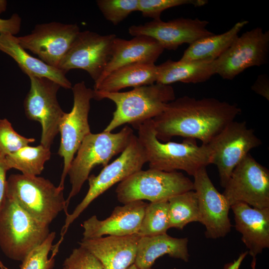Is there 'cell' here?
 <instances>
[{"mask_svg": "<svg viewBox=\"0 0 269 269\" xmlns=\"http://www.w3.org/2000/svg\"><path fill=\"white\" fill-rule=\"evenodd\" d=\"M140 237L137 234L126 236H108L82 239L78 244L100 261L103 269H127L134 263Z\"/></svg>", "mask_w": 269, "mask_h": 269, "instance_id": "cell-19", "label": "cell"}, {"mask_svg": "<svg viewBox=\"0 0 269 269\" xmlns=\"http://www.w3.org/2000/svg\"><path fill=\"white\" fill-rule=\"evenodd\" d=\"M35 141L20 135L6 119H0V154L6 156Z\"/></svg>", "mask_w": 269, "mask_h": 269, "instance_id": "cell-32", "label": "cell"}, {"mask_svg": "<svg viewBox=\"0 0 269 269\" xmlns=\"http://www.w3.org/2000/svg\"><path fill=\"white\" fill-rule=\"evenodd\" d=\"M251 89L256 94L269 101V77L267 74L259 75Z\"/></svg>", "mask_w": 269, "mask_h": 269, "instance_id": "cell-36", "label": "cell"}, {"mask_svg": "<svg viewBox=\"0 0 269 269\" xmlns=\"http://www.w3.org/2000/svg\"><path fill=\"white\" fill-rule=\"evenodd\" d=\"M61 269H103V267L92 253L80 246L65 259Z\"/></svg>", "mask_w": 269, "mask_h": 269, "instance_id": "cell-34", "label": "cell"}, {"mask_svg": "<svg viewBox=\"0 0 269 269\" xmlns=\"http://www.w3.org/2000/svg\"><path fill=\"white\" fill-rule=\"evenodd\" d=\"M168 201L170 228L182 230L190 223L200 222L198 198L194 190L173 196Z\"/></svg>", "mask_w": 269, "mask_h": 269, "instance_id": "cell-28", "label": "cell"}, {"mask_svg": "<svg viewBox=\"0 0 269 269\" xmlns=\"http://www.w3.org/2000/svg\"><path fill=\"white\" fill-rule=\"evenodd\" d=\"M223 195L230 206L244 203L269 208V170L248 153L235 168Z\"/></svg>", "mask_w": 269, "mask_h": 269, "instance_id": "cell-12", "label": "cell"}, {"mask_svg": "<svg viewBox=\"0 0 269 269\" xmlns=\"http://www.w3.org/2000/svg\"><path fill=\"white\" fill-rule=\"evenodd\" d=\"M148 203L142 200L132 201L116 207L110 217L99 220L93 215L82 225L83 239L104 235L126 236L137 234Z\"/></svg>", "mask_w": 269, "mask_h": 269, "instance_id": "cell-18", "label": "cell"}, {"mask_svg": "<svg viewBox=\"0 0 269 269\" xmlns=\"http://www.w3.org/2000/svg\"><path fill=\"white\" fill-rule=\"evenodd\" d=\"M139 0H98L96 3L105 18L114 25L138 11Z\"/></svg>", "mask_w": 269, "mask_h": 269, "instance_id": "cell-31", "label": "cell"}, {"mask_svg": "<svg viewBox=\"0 0 269 269\" xmlns=\"http://www.w3.org/2000/svg\"><path fill=\"white\" fill-rule=\"evenodd\" d=\"M134 134L133 130L125 126L117 133H91L84 138L67 173L71 184L66 199L67 208L71 199L79 193L93 168L98 165L104 167L108 165L113 157L125 150Z\"/></svg>", "mask_w": 269, "mask_h": 269, "instance_id": "cell-5", "label": "cell"}, {"mask_svg": "<svg viewBox=\"0 0 269 269\" xmlns=\"http://www.w3.org/2000/svg\"><path fill=\"white\" fill-rule=\"evenodd\" d=\"M194 190L198 201L200 223L206 228L205 236L216 239L226 236L231 231L229 217L231 206L223 194L215 188L207 173L202 167L193 175Z\"/></svg>", "mask_w": 269, "mask_h": 269, "instance_id": "cell-16", "label": "cell"}, {"mask_svg": "<svg viewBox=\"0 0 269 269\" xmlns=\"http://www.w3.org/2000/svg\"><path fill=\"white\" fill-rule=\"evenodd\" d=\"M157 66L155 64L137 63L123 66L111 72L94 85L95 92H117L127 87H138L155 83Z\"/></svg>", "mask_w": 269, "mask_h": 269, "instance_id": "cell-25", "label": "cell"}, {"mask_svg": "<svg viewBox=\"0 0 269 269\" xmlns=\"http://www.w3.org/2000/svg\"><path fill=\"white\" fill-rule=\"evenodd\" d=\"M247 20L237 22L229 30L219 34L201 38L189 44L180 60H215L221 56L239 36L238 33L248 23Z\"/></svg>", "mask_w": 269, "mask_h": 269, "instance_id": "cell-26", "label": "cell"}, {"mask_svg": "<svg viewBox=\"0 0 269 269\" xmlns=\"http://www.w3.org/2000/svg\"><path fill=\"white\" fill-rule=\"evenodd\" d=\"M80 31L76 24L52 21L37 24L30 33L16 38L23 49L57 68Z\"/></svg>", "mask_w": 269, "mask_h": 269, "instance_id": "cell-15", "label": "cell"}, {"mask_svg": "<svg viewBox=\"0 0 269 269\" xmlns=\"http://www.w3.org/2000/svg\"><path fill=\"white\" fill-rule=\"evenodd\" d=\"M28 77L30 86L23 103L25 115L29 120L40 124V144L50 148L65 114L57 98L61 86L46 77Z\"/></svg>", "mask_w": 269, "mask_h": 269, "instance_id": "cell-11", "label": "cell"}, {"mask_svg": "<svg viewBox=\"0 0 269 269\" xmlns=\"http://www.w3.org/2000/svg\"><path fill=\"white\" fill-rule=\"evenodd\" d=\"M50 232L6 196L0 207V248L8 258L22 262Z\"/></svg>", "mask_w": 269, "mask_h": 269, "instance_id": "cell-6", "label": "cell"}, {"mask_svg": "<svg viewBox=\"0 0 269 269\" xmlns=\"http://www.w3.org/2000/svg\"><path fill=\"white\" fill-rule=\"evenodd\" d=\"M115 34L102 35L90 30L80 31L57 68L67 73L73 69L88 72L96 82L112 55Z\"/></svg>", "mask_w": 269, "mask_h": 269, "instance_id": "cell-14", "label": "cell"}, {"mask_svg": "<svg viewBox=\"0 0 269 269\" xmlns=\"http://www.w3.org/2000/svg\"><path fill=\"white\" fill-rule=\"evenodd\" d=\"M147 162L143 146L137 136L134 134L127 147L116 160L104 166L96 176L89 175V189L82 201L71 214L66 215L60 233L62 242L70 225L86 209L92 202L118 182H120L134 173L140 170Z\"/></svg>", "mask_w": 269, "mask_h": 269, "instance_id": "cell-8", "label": "cell"}, {"mask_svg": "<svg viewBox=\"0 0 269 269\" xmlns=\"http://www.w3.org/2000/svg\"><path fill=\"white\" fill-rule=\"evenodd\" d=\"M51 155L50 148L41 144L36 146L27 145L6 156L5 162L9 170L14 168L24 175L38 176Z\"/></svg>", "mask_w": 269, "mask_h": 269, "instance_id": "cell-27", "label": "cell"}, {"mask_svg": "<svg viewBox=\"0 0 269 269\" xmlns=\"http://www.w3.org/2000/svg\"><path fill=\"white\" fill-rule=\"evenodd\" d=\"M170 228L168 200L148 203L137 234L149 237L167 234Z\"/></svg>", "mask_w": 269, "mask_h": 269, "instance_id": "cell-29", "label": "cell"}, {"mask_svg": "<svg viewBox=\"0 0 269 269\" xmlns=\"http://www.w3.org/2000/svg\"><path fill=\"white\" fill-rule=\"evenodd\" d=\"M256 257H253V260L251 264L252 269H256Z\"/></svg>", "mask_w": 269, "mask_h": 269, "instance_id": "cell-40", "label": "cell"}, {"mask_svg": "<svg viewBox=\"0 0 269 269\" xmlns=\"http://www.w3.org/2000/svg\"><path fill=\"white\" fill-rule=\"evenodd\" d=\"M208 3L206 0H139L138 11L144 17L160 19V15L165 10L177 6L191 4L201 6Z\"/></svg>", "mask_w": 269, "mask_h": 269, "instance_id": "cell-33", "label": "cell"}, {"mask_svg": "<svg viewBox=\"0 0 269 269\" xmlns=\"http://www.w3.org/2000/svg\"><path fill=\"white\" fill-rule=\"evenodd\" d=\"M164 49L154 39L144 35L134 36L131 40L116 37L111 58L97 84L115 70L137 63L154 64Z\"/></svg>", "mask_w": 269, "mask_h": 269, "instance_id": "cell-20", "label": "cell"}, {"mask_svg": "<svg viewBox=\"0 0 269 269\" xmlns=\"http://www.w3.org/2000/svg\"><path fill=\"white\" fill-rule=\"evenodd\" d=\"M64 188L42 177L13 174L6 180V196L33 218L49 225L63 210L69 214Z\"/></svg>", "mask_w": 269, "mask_h": 269, "instance_id": "cell-4", "label": "cell"}, {"mask_svg": "<svg viewBox=\"0 0 269 269\" xmlns=\"http://www.w3.org/2000/svg\"><path fill=\"white\" fill-rule=\"evenodd\" d=\"M56 237L55 232H50L46 239L34 248L21 262L20 269H52L55 265V256L48 254L53 247Z\"/></svg>", "mask_w": 269, "mask_h": 269, "instance_id": "cell-30", "label": "cell"}, {"mask_svg": "<svg viewBox=\"0 0 269 269\" xmlns=\"http://www.w3.org/2000/svg\"><path fill=\"white\" fill-rule=\"evenodd\" d=\"M248 253V252H245L241 254L238 258L235 260L234 262L227 265V266L225 267V269H239L242 261Z\"/></svg>", "mask_w": 269, "mask_h": 269, "instance_id": "cell-38", "label": "cell"}, {"mask_svg": "<svg viewBox=\"0 0 269 269\" xmlns=\"http://www.w3.org/2000/svg\"><path fill=\"white\" fill-rule=\"evenodd\" d=\"M209 21L198 18H177L168 21L152 20L129 28L133 36H147L156 40L165 49L175 50L184 43L191 44L201 38L214 34L206 28Z\"/></svg>", "mask_w": 269, "mask_h": 269, "instance_id": "cell-17", "label": "cell"}, {"mask_svg": "<svg viewBox=\"0 0 269 269\" xmlns=\"http://www.w3.org/2000/svg\"><path fill=\"white\" fill-rule=\"evenodd\" d=\"M93 91V99H108L116 105L113 118L104 130L107 132H112L125 124L136 129L141 123L159 115L168 103L176 99L172 86L156 83L134 88L127 92Z\"/></svg>", "mask_w": 269, "mask_h": 269, "instance_id": "cell-3", "label": "cell"}, {"mask_svg": "<svg viewBox=\"0 0 269 269\" xmlns=\"http://www.w3.org/2000/svg\"><path fill=\"white\" fill-rule=\"evenodd\" d=\"M137 137L143 146L149 167L164 171L183 170L193 176L211 164V150L208 144L199 145L196 139L186 138L181 143L162 142L156 136L152 119L136 128Z\"/></svg>", "mask_w": 269, "mask_h": 269, "instance_id": "cell-2", "label": "cell"}, {"mask_svg": "<svg viewBox=\"0 0 269 269\" xmlns=\"http://www.w3.org/2000/svg\"><path fill=\"white\" fill-rule=\"evenodd\" d=\"M127 269H137L134 264L130 266Z\"/></svg>", "mask_w": 269, "mask_h": 269, "instance_id": "cell-41", "label": "cell"}, {"mask_svg": "<svg viewBox=\"0 0 269 269\" xmlns=\"http://www.w3.org/2000/svg\"><path fill=\"white\" fill-rule=\"evenodd\" d=\"M21 19L17 13H13L9 18H0V34L8 33L15 35L20 29Z\"/></svg>", "mask_w": 269, "mask_h": 269, "instance_id": "cell-35", "label": "cell"}, {"mask_svg": "<svg viewBox=\"0 0 269 269\" xmlns=\"http://www.w3.org/2000/svg\"><path fill=\"white\" fill-rule=\"evenodd\" d=\"M5 162V156L0 154V207L6 195V172L8 170ZM0 269H8L0 261Z\"/></svg>", "mask_w": 269, "mask_h": 269, "instance_id": "cell-37", "label": "cell"}, {"mask_svg": "<svg viewBox=\"0 0 269 269\" xmlns=\"http://www.w3.org/2000/svg\"><path fill=\"white\" fill-rule=\"evenodd\" d=\"M261 140L245 122L234 121L207 144L211 150V164L216 165L220 183L224 188L233 171Z\"/></svg>", "mask_w": 269, "mask_h": 269, "instance_id": "cell-9", "label": "cell"}, {"mask_svg": "<svg viewBox=\"0 0 269 269\" xmlns=\"http://www.w3.org/2000/svg\"><path fill=\"white\" fill-rule=\"evenodd\" d=\"M193 190V182L182 172L149 168L141 169L120 182L116 193L118 201L125 204L138 200H168Z\"/></svg>", "mask_w": 269, "mask_h": 269, "instance_id": "cell-7", "label": "cell"}, {"mask_svg": "<svg viewBox=\"0 0 269 269\" xmlns=\"http://www.w3.org/2000/svg\"><path fill=\"white\" fill-rule=\"evenodd\" d=\"M0 51L10 56L28 76L46 77L57 83L61 87L72 89V83L66 77V73L30 55L20 46L16 36L8 33L0 34Z\"/></svg>", "mask_w": 269, "mask_h": 269, "instance_id": "cell-22", "label": "cell"}, {"mask_svg": "<svg viewBox=\"0 0 269 269\" xmlns=\"http://www.w3.org/2000/svg\"><path fill=\"white\" fill-rule=\"evenodd\" d=\"M7 1L0 0V14L5 11L6 9Z\"/></svg>", "mask_w": 269, "mask_h": 269, "instance_id": "cell-39", "label": "cell"}, {"mask_svg": "<svg viewBox=\"0 0 269 269\" xmlns=\"http://www.w3.org/2000/svg\"><path fill=\"white\" fill-rule=\"evenodd\" d=\"M269 58V31L257 27L238 36L215 59L216 74L231 80L248 68L267 64Z\"/></svg>", "mask_w": 269, "mask_h": 269, "instance_id": "cell-13", "label": "cell"}, {"mask_svg": "<svg viewBox=\"0 0 269 269\" xmlns=\"http://www.w3.org/2000/svg\"><path fill=\"white\" fill-rule=\"evenodd\" d=\"M73 105L69 113H65L59 127L60 143L58 154L63 158L64 164L59 186L64 187L70 164L84 138L91 132L88 121L93 90L84 81L72 86Z\"/></svg>", "mask_w": 269, "mask_h": 269, "instance_id": "cell-10", "label": "cell"}, {"mask_svg": "<svg viewBox=\"0 0 269 269\" xmlns=\"http://www.w3.org/2000/svg\"></svg>", "mask_w": 269, "mask_h": 269, "instance_id": "cell-42", "label": "cell"}, {"mask_svg": "<svg viewBox=\"0 0 269 269\" xmlns=\"http://www.w3.org/2000/svg\"><path fill=\"white\" fill-rule=\"evenodd\" d=\"M157 66L156 83H199L216 74L215 60L175 61L168 60Z\"/></svg>", "mask_w": 269, "mask_h": 269, "instance_id": "cell-24", "label": "cell"}, {"mask_svg": "<svg viewBox=\"0 0 269 269\" xmlns=\"http://www.w3.org/2000/svg\"><path fill=\"white\" fill-rule=\"evenodd\" d=\"M188 243L187 238H174L167 234L141 237L134 264L137 269H151L156 260L165 255L187 262Z\"/></svg>", "mask_w": 269, "mask_h": 269, "instance_id": "cell-23", "label": "cell"}, {"mask_svg": "<svg viewBox=\"0 0 269 269\" xmlns=\"http://www.w3.org/2000/svg\"><path fill=\"white\" fill-rule=\"evenodd\" d=\"M235 228L253 257L269 248V208L258 209L244 203L231 206Z\"/></svg>", "mask_w": 269, "mask_h": 269, "instance_id": "cell-21", "label": "cell"}, {"mask_svg": "<svg viewBox=\"0 0 269 269\" xmlns=\"http://www.w3.org/2000/svg\"><path fill=\"white\" fill-rule=\"evenodd\" d=\"M241 112L236 104L214 98L184 96L168 103L152 120L159 141L167 142L180 136L207 144Z\"/></svg>", "mask_w": 269, "mask_h": 269, "instance_id": "cell-1", "label": "cell"}]
</instances>
